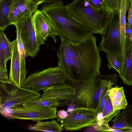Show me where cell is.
<instances>
[{
  "instance_id": "12",
  "label": "cell",
  "mask_w": 132,
  "mask_h": 132,
  "mask_svg": "<svg viewBox=\"0 0 132 132\" xmlns=\"http://www.w3.org/2000/svg\"><path fill=\"white\" fill-rule=\"evenodd\" d=\"M32 20L36 31L44 42L51 37L55 43L58 35L54 26L48 18L40 10H37L32 15Z\"/></svg>"
},
{
  "instance_id": "38",
  "label": "cell",
  "mask_w": 132,
  "mask_h": 132,
  "mask_svg": "<svg viewBox=\"0 0 132 132\" xmlns=\"http://www.w3.org/2000/svg\"><path fill=\"white\" fill-rule=\"evenodd\" d=\"M125 38L129 40L132 41V33L128 35L125 37Z\"/></svg>"
},
{
  "instance_id": "6",
  "label": "cell",
  "mask_w": 132,
  "mask_h": 132,
  "mask_svg": "<svg viewBox=\"0 0 132 132\" xmlns=\"http://www.w3.org/2000/svg\"><path fill=\"white\" fill-rule=\"evenodd\" d=\"M40 95L38 92L24 89L11 82H0V112L14 106L23 105Z\"/></svg>"
},
{
  "instance_id": "13",
  "label": "cell",
  "mask_w": 132,
  "mask_h": 132,
  "mask_svg": "<svg viewBox=\"0 0 132 132\" xmlns=\"http://www.w3.org/2000/svg\"><path fill=\"white\" fill-rule=\"evenodd\" d=\"M12 50L9 79L11 82L20 87L23 82L21 76L20 62L17 39L10 42Z\"/></svg>"
},
{
  "instance_id": "3",
  "label": "cell",
  "mask_w": 132,
  "mask_h": 132,
  "mask_svg": "<svg viewBox=\"0 0 132 132\" xmlns=\"http://www.w3.org/2000/svg\"><path fill=\"white\" fill-rule=\"evenodd\" d=\"M65 7L69 14L87 27L92 34H101L114 13L105 7L94 9L86 0H75Z\"/></svg>"
},
{
  "instance_id": "17",
  "label": "cell",
  "mask_w": 132,
  "mask_h": 132,
  "mask_svg": "<svg viewBox=\"0 0 132 132\" xmlns=\"http://www.w3.org/2000/svg\"><path fill=\"white\" fill-rule=\"evenodd\" d=\"M111 120V127L118 129L126 128L132 129V104L127 106Z\"/></svg>"
},
{
  "instance_id": "33",
  "label": "cell",
  "mask_w": 132,
  "mask_h": 132,
  "mask_svg": "<svg viewBox=\"0 0 132 132\" xmlns=\"http://www.w3.org/2000/svg\"><path fill=\"white\" fill-rule=\"evenodd\" d=\"M68 115V112L64 110H60L58 111L57 116L61 119H64L66 118Z\"/></svg>"
},
{
  "instance_id": "16",
  "label": "cell",
  "mask_w": 132,
  "mask_h": 132,
  "mask_svg": "<svg viewBox=\"0 0 132 132\" xmlns=\"http://www.w3.org/2000/svg\"><path fill=\"white\" fill-rule=\"evenodd\" d=\"M107 93L112 102L113 111L124 109L127 106L123 87L116 85L111 87L108 90Z\"/></svg>"
},
{
  "instance_id": "28",
  "label": "cell",
  "mask_w": 132,
  "mask_h": 132,
  "mask_svg": "<svg viewBox=\"0 0 132 132\" xmlns=\"http://www.w3.org/2000/svg\"><path fill=\"white\" fill-rule=\"evenodd\" d=\"M110 87H108L105 89L101 94L98 106L97 109L100 113H102L106 102L107 95V91Z\"/></svg>"
},
{
  "instance_id": "29",
  "label": "cell",
  "mask_w": 132,
  "mask_h": 132,
  "mask_svg": "<svg viewBox=\"0 0 132 132\" xmlns=\"http://www.w3.org/2000/svg\"><path fill=\"white\" fill-rule=\"evenodd\" d=\"M0 69L7 71L6 62L5 54L1 45L0 44Z\"/></svg>"
},
{
  "instance_id": "21",
  "label": "cell",
  "mask_w": 132,
  "mask_h": 132,
  "mask_svg": "<svg viewBox=\"0 0 132 132\" xmlns=\"http://www.w3.org/2000/svg\"><path fill=\"white\" fill-rule=\"evenodd\" d=\"M54 100L42 98L39 96L23 104L24 106L38 108H57L60 103Z\"/></svg>"
},
{
  "instance_id": "31",
  "label": "cell",
  "mask_w": 132,
  "mask_h": 132,
  "mask_svg": "<svg viewBox=\"0 0 132 132\" xmlns=\"http://www.w3.org/2000/svg\"><path fill=\"white\" fill-rule=\"evenodd\" d=\"M0 82L4 83H10L7 71L0 69Z\"/></svg>"
},
{
  "instance_id": "24",
  "label": "cell",
  "mask_w": 132,
  "mask_h": 132,
  "mask_svg": "<svg viewBox=\"0 0 132 132\" xmlns=\"http://www.w3.org/2000/svg\"><path fill=\"white\" fill-rule=\"evenodd\" d=\"M120 110L113 111V106L107 93L106 100L102 113L103 118L109 122L111 121L112 118L119 113Z\"/></svg>"
},
{
  "instance_id": "5",
  "label": "cell",
  "mask_w": 132,
  "mask_h": 132,
  "mask_svg": "<svg viewBox=\"0 0 132 132\" xmlns=\"http://www.w3.org/2000/svg\"><path fill=\"white\" fill-rule=\"evenodd\" d=\"M67 79L65 73L59 67H50L31 73L20 87L38 92L42 90L64 84Z\"/></svg>"
},
{
  "instance_id": "18",
  "label": "cell",
  "mask_w": 132,
  "mask_h": 132,
  "mask_svg": "<svg viewBox=\"0 0 132 132\" xmlns=\"http://www.w3.org/2000/svg\"><path fill=\"white\" fill-rule=\"evenodd\" d=\"M130 2V0H121L119 9L120 39L123 57L124 55L126 39V13L129 7Z\"/></svg>"
},
{
  "instance_id": "4",
  "label": "cell",
  "mask_w": 132,
  "mask_h": 132,
  "mask_svg": "<svg viewBox=\"0 0 132 132\" xmlns=\"http://www.w3.org/2000/svg\"><path fill=\"white\" fill-rule=\"evenodd\" d=\"M100 73L96 77L87 80L74 82L68 80L74 87L76 93L72 97L60 102L58 106H70L97 109L101 94L106 87L101 79Z\"/></svg>"
},
{
  "instance_id": "26",
  "label": "cell",
  "mask_w": 132,
  "mask_h": 132,
  "mask_svg": "<svg viewBox=\"0 0 132 132\" xmlns=\"http://www.w3.org/2000/svg\"><path fill=\"white\" fill-rule=\"evenodd\" d=\"M86 127V131H109L111 128L108 122L103 118L98 120L94 125Z\"/></svg>"
},
{
  "instance_id": "7",
  "label": "cell",
  "mask_w": 132,
  "mask_h": 132,
  "mask_svg": "<svg viewBox=\"0 0 132 132\" xmlns=\"http://www.w3.org/2000/svg\"><path fill=\"white\" fill-rule=\"evenodd\" d=\"M67 112L68 115L65 118L62 119L58 116L56 118L65 129L68 131L78 130L94 125L98 120L100 113L94 108L80 107Z\"/></svg>"
},
{
  "instance_id": "36",
  "label": "cell",
  "mask_w": 132,
  "mask_h": 132,
  "mask_svg": "<svg viewBox=\"0 0 132 132\" xmlns=\"http://www.w3.org/2000/svg\"><path fill=\"white\" fill-rule=\"evenodd\" d=\"M27 1L38 5L44 2V0H27Z\"/></svg>"
},
{
  "instance_id": "35",
  "label": "cell",
  "mask_w": 132,
  "mask_h": 132,
  "mask_svg": "<svg viewBox=\"0 0 132 132\" xmlns=\"http://www.w3.org/2000/svg\"><path fill=\"white\" fill-rule=\"evenodd\" d=\"M132 33V27H130L126 21L125 28V37Z\"/></svg>"
},
{
  "instance_id": "15",
  "label": "cell",
  "mask_w": 132,
  "mask_h": 132,
  "mask_svg": "<svg viewBox=\"0 0 132 132\" xmlns=\"http://www.w3.org/2000/svg\"><path fill=\"white\" fill-rule=\"evenodd\" d=\"M123 68L119 76L123 82L132 85V41L126 38Z\"/></svg>"
},
{
  "instance_id": "11",
  "label": "cell",
  "mask_w": 132,
  "mask_h": 132,
  "mask_svg": "<svg viewBox=\"0 0 132 132\" xmlns=\"http://www.w3.org/2000/svg\"><path fill=\"white\" fill-rule=\"evenodd\" d=\"M38 6L27 0H14L9 16L10 25L32 16L37 10Z\"/></svg>"
},
{
  "instance_id": "8",
  "label": "cell",
  "mask_w": 132,
  "mask_h": 132,
  "mask_svg": "<svg viewBox=\"0 0 132 132\" xmlns=\"http://www.w3.org/2000/svg\"><path fill=\"white\" fill-rule=\"evenodd\" d=\"M57 108H38L23 105L12 107L0 112L9 119H18L38 121L57 118Z\"/></svg>"
},
{
  "instance_id": "2",
  "label": "cell",
  "mask_w": 132,
  "mask_h": 132,
  "mask_svg": "<svg viewBox=\"0 0 132 132\" xmlns=\"http://www.w3.org/2000/svg\"><path fill=\"white\" fill-rule=\"evenodd\" d=\"M48 18L61 39L73 42H84L93 34L85 25L72 17L61 0L44 4L40 10Z\"/></svg>"
},
{
  "instance_id": "27",
  "label": "cell",
  "mask_w": 132,
  "mask_h": 132,
  "mask_svg": "<svg viewBox=\"0 0 132 132\" xmlns=\"http://www.w3.org/2000/svg\"><path fill=\"white\" fill-rule=\"evenodd\" d=\"M105 8L112 13L119 10L121 0H102Z\"/></svg>"
},
{
  "instance_id": "37",
  "label": "cell",
  "mask_w": 132,
  "mask_h": 132,
  "mask_svg": "<svg viewBox=\"0 0 132 132\" xmlns=\"http://www.w3.org/2000/svg\"><path fill=\"white\" fill-rule=\"evenodd\" d=\"M61 0H44L45 3L48 4H52Z\"/></svg>"
},
{
  "instance_id": "39",
  "label": "cell",
  "mask_w": 132,
  "mask_h": 132,
  "mask_svg": "<svg viewBox=\"0 0 132 132\" xmlns=\"http://www.w3.org/2000/svg\"><path fill=\"white\" fill-rule=\"evenodd\" d=\"M130 3H131V5L132 6V0H130Z\"/></svg>"
},
{
  "instance_id": "22",
  "label": "cell",
  "mask_w": 132,
  "mask_h": 132,
  "mask_svg": "<svg viewBox=\"0 0 132 132\" xmlns=\"http://www.w3.org/2000/svg\"><path fill=\"white\" fill-rule=\"evenodd\" d=\"M16 33L18 49L20 57L21 75L22 79L24 82L26 79V74L28 73L25 66L26 60L27 56L19 32L17 29H16Z\"/></svg>"
},
{
  "instance_id": "20",
  "label": "cell",
  "mask_w": 132,
  "mask_h": 132,
  "mask_svg": "<svg viewBox=\"0 0 132 132\" xmlns=\"http://www.w3.org/2000/svg\"><path fill=\"white\" fill-rule=\"evenodd\" d=\"M14 0H0V30L4 31L10 25L9 16Z\"/></svg>"
},
{
  "instance_id": "34",
  "label": "cell",
  "mask_w": 132,
  "mask_h": 132,
  "mask_svg": "<svg viewBox=\"0 0 132 132\" xmlns=\"http://www.w3.org/2000/svg\"><path fill=\"white\" fill-rule=\"evenodd\" d=\"M127 19L129 25L132 27V6L131 5L128 10Z\"/></svg>"
},
{
  "instance_id": "10",
  "label": "cell",
  "mask_w": 132,
  "mask_h": 132,
  "mask_svg": "<svg viewBox=\"0 0 132 132\" xmlns=\"http://www.w3.org/2000/svg\"><path fill=\"white\" fill-rule=\"evenodd\" d=\"M32 16L14 25L18 31L27 56L33 57L40 50V46L44 43L36 31Z\"/></svg>"
},
{
  "instance_id": "32",
  "label": "cell",
  "mask_w": 132,
  "mask_h": 132,
  "mask_svg": "<svg viewBox=\"0 0 132 132\" xmlns=\"http://www.w3.org/2000/svg\"><path fill=\"white\" fill-rule=\"evenodd\" d=\"M109 131H113L117 132H132V129L123 128L118 129L112 128L111 127Z\"/></svg>"
},
{
  "instance_id": "19",
  "label": "cell",
  "mask_w": 132,
  "mask_h": 132,
  "mask_svg": "<svg viewBox=\"0 0 132 132\" xmlns=\"http://www.w3.org/2000/svg\"><path fill=\"white\" fill-rule=\"evenodd\" d=\"M29 129L31 130L49 132H60L64 130L61 124L55 120L50 122L38 121L35 124L29 125Z\"/></svg>"
},
{
  "instance_id": "14",
  "label": "cell",
  "mask_w": 132,
  "mask_h": 132,
  "mask_svg": "<svg viewBox=\"0 0 132 132\" xmlns=\"http://www.w3.org/2000/svg\"><path fill=\"white\" fill-rule=\"evenodd\" d=\"M41 95L42 98L54 100L59 102L67 100L75 94L73 87L66 84L45 89Z\"/></svg>"
},
{
  "instance_id": "1",
  "label": "cell",
  "mask_w": 132,
  "mask_h": 132,
  "mask_svg": "<svg viewBox=\"0 0 132 132\" xmlns=\"http://www.w3.org/2000/svg\"><path fill=\"white\" fill-rule=\"evenodd\" d=\"M56 55L58 66L68 79L73 82L88 80L100 73L101 58L96 38L92 34L85 41L73 42L65 37L61 39Z\"/></svg>"
},
{
  "instance_id": "30",
  "label": "cell",
  "mask_w": 132,
  "mask_h": 132,
  "mask_svg": "<svg viewBox=\"0 0 132 132\" xmlns=\"http://www.w3.org/2000/svg\"><path fill=\"white\" fill-rule=\"evenodd\" d=\"M86 0L95 9L98 10L105 8L102 0Z\"/></svg>"
},
{
  "instance_id": "23",
  "label": "cell",
  "mask_w": 132,
  "mask_h": 132,
  "mask_svg": "<svg viewBox=\"0 0 132 132\" xmlns=\"http://www.w3.org/2000/svg\"><path fill=\"white\" fill-rule=\"evenodd\" d=\"M107 58L109 69L113 68L120 73L123 68V57L119 54H107Z\"/></svg>"
},
{
  "instance_id": "9",
  "label": "cell",
  "mask_w": 132,
  "mask_h": 132,
  "mask_svg": "<svg viewBox=\"0 0 132 132\" xmlns=\"http://www.w3.org/2000/svg\"><path fill=\"white\" fill-rule=\"evenodd\" d=\"M101 34L102 40L99 44L100 51L107 54H118L123 57L120 39L119 10L114 13L110 21Z\"/></svg>"
},
{
  "instance_id": "25",
  "label": "cell",
  "mask_w": 132,
  "mask_h": 132,
  "mask_svg": "<svg viewBox=\"0 0 132 132\" xmlns=\"http://www.w3.org/2000/svg\"><path fill=\"white\" fill-rule=\"evenodd\" d=\"M0 44L4 52L6 62L11 59L12 54V50L10 42L3 31H0Z\"/></svg>"
}]
</instances>
